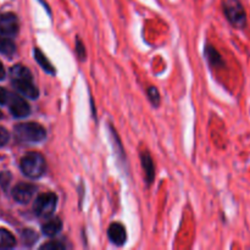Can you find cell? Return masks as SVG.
Wrapping results in <instances>:
<instances>
[{
	"instance_id": "1",
	"label": "cell",
	"mask_w": 250,
	"mask_h": 250,
	"mask_svg": "<svg viewBox=\"0 0 250 250\" xmlns=\"http://www.w3.org/2000/svg\"><path fill=\"white\" fill-rule=\"evenodd\" d=\"M15 137L22 143H39L46 138V131L37 122H23L15 126Z\"/></svg>"
},
{
	"instance_id": "2",
	"label": "cell",
	"mask_w": 250,
	"mask_h": 250,
	"mask_svg": "<svg viewBox=\"0 0 250 250\" xmlns=\"http://www.w3.org/2000/svg\"><path fill=\"white\" fill-rule=\"evenodd\" d=\"M20 168L22 173L28 178H39L46 170V163L44 156L37 151L26 154L20 161Z\"/></svg>"
},
{
	"instance_id": "3",
	"label": "cell",
	"mask_w": 250,
	"mask_h": 250,
	"mask_svg": "<svg viewBox=\"0 0 250 250\" xmlns=\"http://www.w3.org/2000/svg\"><path fill=\"white\" fill-rule=\"evenodd\" d=\"M222 7L226 19L236 28H244L247 26V14L241 0H224Z\"/></svg>"
},
{
	"instance_id": "4",
	"label": "cell",
	"mask_w": 250,
	"mask_h": 250,
	"mask_svg": "<svg viewBox=\"0 0 250 250\" xmlns=\"http://www.w3.org/2000/svg\"><path fill=\"white\" fill-rule=\"evenodd\" d=\"M58 205V197L54 193H43L34 200L33 211L41 219H49L53 216Z\"/></svg>"
},
{
	"instance_id": "5",
	"label": "cell",
	"mask_w": 250,
	"mask_h": 250,
	"mask_svg": "<svg viewBox=\"0 0 250 250\" xmlns=\"http://www.w3.org/2000/svg\"><path fill=\"white\" fill-rule=\"evenodd\" d=\"M9 110L11 112L12 116L17 117V119H22V117H27L31 114V106L28 105V103L21 98L17 94H11L10 95L9 103Z\"/></svg>"
},
{
	"instance_id": "6",
	"label": "cell",
	"mask_w": 250,
	"mask_h": 250,
	"mask_svg": "<svg viewBox=\"0 0 250 250\" xmlns=\"http://www.w3.org/2000/svg\"><path fill=\"white\" fill-rule=\"evenodd\" d=\"M19 19L12 12H7L0 16V34L6 37H15L19 33Z\"/></svg>"
},
{
	"instance_id": "7",
	"label": "cell",
	"mask_w": 250,
	"mask_h": 250,
	"mask_svg": "<svg viewBox=\"0 0 250 250\" xmlns=\"http://www.w3.org/2000/svg\"><path fill=\"white\" fill-rule=\"evenodd\" d=\"M37 192V187L31 183H19L12 189V198L20 204H28Z\"/></svg>"
},
{
	"instance_id": "8",
	"label": "cell",
	"mask_w": 250,
	"mask_h": 250,
	"mask_svg": "<svg viewBox=\"0 0 250 250\" xmlns=\"http://www.w3.org/2000/svg\"><path fill=\"white\" fill-rule=\"evenodd\" d=\"M12 84L16 88L20 94L29 98V99H37L39 97V90L33 83V78H26V80H15Z\"/></svg>"
},
{
	"instance_id": "9",
	"label": "cell",
	"mask_w": 250,
	"mask_h": 250,
	"mask_svg": "<svg viewBox=\"0 0 250 250\" xmlns=\"http://www.w3.org/2000/svg\"><path fill=\"white\" fill-rule=\"evenodd\" d=\"M107 237L115 246H124L127 241L126 229L124 227V225L119 224V222L111 224L107 229Z\"/></svg>"
},
{
	"instance_id": "10",
	"label": "cell",
	"mask_w": 250,
	"mask_h": 250,
	"mask_svg": "<svg viewBox=\"0 0 250 250\" xmlns=\"http://www.w3.org/2000/svg\"><path fill=\"white\" fill-rule=\"evenodd\" d=\"M142 167H143L144 173H146V180L148 185H151L155 178V166H154V161L151 156L149 155L148 151H143L141 155Z\"/></svg>"
},
{
	"instance_id": "11",
	"label": "cell",
	"mask_w": 250,
	"mask_h": 250,
	"mask_svg": "<svg viewBox=\"0 0 250 250\" xmlns=\"http://www.w3.org/2000/svg\"><path fill=\"white\" fill-rule=\"evenodd\" d=\"M62 229V222L59 217H49L45 224L42 226V231L45 236L54 237Z\"/></svg>"
},
{
	"instance_id": "12",
	"label": "cell",
	"mask_w": 250,
	"mask_h": 250,
	"mask_svg": "<svg viewBox=\"0 0 250 250\" xmlns=\"http://www.w3.org/2000/svg\"><path fill=\"white\" fill-rule=\"evenodd\" d=\"M0 53L5 56H12L16 53V45H15L11 37L0 34Z\"/></svg>"
},
{
	"instance_id": "13",
	"label": "cell",
	"mask_w": 250,
	"mask_h": 250,
	"mask_svg": "<svg viewBox=\"0 0 250 250\" xmlns=\"http://www.w3.org/2000/svg\"><path fill=\"white\" fill-rule=\"evenodd\" d=\"M10 76H11V80H26V78H33L32 77V73L26 66L21 65V63H17L14 67H11L10 70Z\"/></svg>"
},
{
	"instance_id": "14",
	"label": "cell",
	"mask_w": 250,
	"mask_h": 250,
	"mask_svg": "<svg viewBox=\"0 0 250 250\" xmlns=\"http://www.w3.org/2000/svg\"><path fill=\"white\" fill-rule=\"evenodd\" d=\"M16 246V238L11 232L0 229V249H11Z\"/></svg>"
},
{
	"instance_id": "15",
	"label": "cell",
	"mask_w": 250,
	"mask_h": 250,
	"mask_svg": "<svg viewBox=\"0 0 250 250\" xmlns=\"http://www.w3.org/2000/svg\"><path fill=\"white\" fill-rule=\"evenodd\" d=\"M34 58H36L37 62L41 65V67L43 68L45 72L50 73V75H54V73H55V68H54V66L51 65L50 61L46 59V56L44 55L39 49H34Z\"/></svg>"
},
{
	"instance_id": "16",
	"label": "cell",
	"mask_w": 250,
	"mask_h": 250,
	"mask_svg": "<svg viewBox=\"0 0 250 250\" xmlns=\"http://www.w3.org/2000/svg\"><path fill=\"white\" fill-rule=\"evenodd\" d=\"M205 55H207L208 60L210 61V63L214 66H222L224 65V61H222V58L220 56V54L217 53V50L212 46L208 45L205 48Z\"/></svg>"
},
{
	"instance_id": "17",
	"label": "cell",
	"mask_w": 250,
	"mask_h": 250,
	"mask_svg": "<svg viewBox=\"0 0 250 250\" xmlns=\"http://www.w3.org/2000/svg\"><path fill=\"white\" fill-rule=\"evenodd\" d=\"M146 93H148V97L149 99H150L151 104H153L154 106H159V104H160V94H159L158 88L149 87Z\"/></svg>"
},
{
	"instance_id": "18",
	"label": "cell",
	"mask_w": 250,
	"mask_h": 250,
	"mask_svg": "<svg viewBox=\"0 0 250 250\" xmlns=\"http://www.w3.org/2000/svg\"><path fill=\"white\" fill-rule=\"evenodd\" d=\"M76 51H77V56L81 61L85 60V55H87V53H85V48L80 38H76Z\"/></svg>"
},
{
	"instance_id": "19",
	"label": "cell",
	"mask_w": 250,
	"mask_h": 250,
	"mask_svg": "<svg viewBox=\"0 0 250 250\" xmlns=\"http://www.w3.org/2000/svg\"><path fill=\"white\" fill-rule=\"evenodd\" d=\"M42 249H48V250H63L66 248V246L63 243H61L60 241H53L50 243H46L44 246L41 247Z\"/></svg>"
},
{
	"instance_id": "20",
	"label": "cell",
	"mask_w": 250,
	"mask_h": 250,
	"mask_svg": "<svg viewBox=\"0 0 250 250\" xmlns=\"http://www.w3.org/2000/svg\"><path fill=\"white\" fill-rule=\"evenodd\" d=\"M22 238H23L24 243L28 244V246H31V244H33L34 242H36L37 234L34 233L32 229H26V231L23 232V234H22Z\"/></svg>"
},
{
	"instance_id": "21",
	"label": "cell",
	"mask_w": 250,
	"mask_h": 250,
	"mask_svg": "<svg viewBox=\"0 0 250 250\" xmlns=\"http://www.w3.org/2000/svg\"><path fill=\"white\" fill-rule=\"evenodd\" d=\"M9 139H10L9 132H7L4 127L0 126V146H4L5 144L9 142Z\"/></svg>"
},
{
	"instance_id": "22",
	"label": "cell",
	"mask_w": 250,
	"mask_h": 250,
	"mask_svg": "<svg viewBox=\"0 0 250 250\" xmlns=\"http://www.w3.org/2000/svg\"><path fill=\"white\" fill-rule=\"evenodd\" d=\"M10 95L11 94H10L6 89L0 87V105H6L7 103H9Z\"/></svg>"
},
{
	"instance_id": "23",
	"label": "cell",
	"mask_w": 250,
	"mask_h": 250,
	"mask_svg": "<svg viewBox=\"0 0 250 250\" xmlns=\"http://www.w3.org/2000/svg\"><path fill=\"white\" fill-rule=\"evenodd\" d=\"M10 180H11V175L9 172L0 173V185L2 186V188L7 187V185L10 183Z\"/></svg>"
},
{
	"instance_id": "24",
	"label": "cell",
	"mask_w": 250,
	"mask_h": 250,
	"mask_svg": "<svg viewBox=\"0 0 250 250\" xmlns=\"http://www.w3.org/2000/svg\"><path fill=\"white\" fill-rule=\"evenodd\" d=\"M5 76H6V73H5V68H4V66H2L1 61H0V81L4 80Z\"/></svg>"
},
{
	"instance_id": "25",
	"label": "cell",
	"mask_w": 250,
	"mask_h": 250,
	"mask_svg": "<svg viewBox=\"0 0 250 250\" xmlns=\"http://www.w3.org/2000/svg\"><path fill=\"white\" fill-rule=\"evenodd\" d=\"M0 119H2V112L0 111Z\"/></svg>"
}]
</instances>
